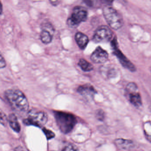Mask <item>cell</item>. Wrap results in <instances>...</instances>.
Listing matches in <instances>:
<instances>
[{"label":"cell","instance_id":"cell-4","mask_svg":"<svg viewBox=\"0 0 151 151\" xmlns=\"http://www.w3.org/2000/svg\"><path fill=\"white\" fill-rule=\"evenodd\" d=\"M48 116L46 113L37 109L29 110L28 116L24 119V123L27 125H33L38 127H42L47 122Z\"/></svg>","mask_w":151,"mask_h":151},{"label":"cell","instance_id":"cell-15","mask_svg":"<svg viewBox=\"0 0 151 151\" xmlns=\"http://www.w3.org/2000/svg\"><path fill=\"white\" fill-rule=\"evenodd\" d=\"M78 66L81 68L83 71L89 72L93 70V67L90 63L85 59H80L78 63Z\"/></svg>","mask_w":151,"mask_h":151},{"label":"cell","instance_id":"cell-11","mask_svg":"<svg viewBox=\"0 0 151 151\" xmlns=\"http://www.w3.org/2000/svg\"><path fill=\"white\" fill-rule=\"evenodd\" d=\"M54 29L51 28H43L40 32V40L45 44H48L52 40Z\"/></svg>","mask_w":151,"mask_h":151},{"label":"cell","instance_id":"cell-9","mask_svg":"<svg viewBox=\"0 0 151 151\" xmlns=\"http://www.w3.org/2000/svg\"><path fill=\"white\" fill-rule=\"evenodd\" d=\"M109 55L106 50L98 47L93 51L91 56L92 61L95 63H103L108 60Z\"/></svg>","mask_w":151,"mask_h":151},{"label":"cell","instance_id":"cell-19","mask_svg":"<svg viewBox=\"0 0 151 151\" xmlns=\"http://www.w3.org/2000/svg\"><path fill=\"white\" fill-rule=\"evenodd\" d=\"M8 122L6 114L3 113L2 110L1 111V123L3 125L6 124L7 122Z\"/></svg>","mask_w":151,"mask_h":151},{"label":"cell","instance_id":"cell-18","mask_svg":"<svg viewBox=\"0 0 151 151\" xmlns=\"http://www.w3.org/2000/svg\"><path fill=\"white\" fill-rule=\"evenodd\" d=\"M96 117L99 121H103L105 119V114L104 111L101 109L97 110L96 112Z\"/></svg>","mask_w":151,"mask_h":151},{"label":"cell","instance_id":"cell-8","mask_svg":"<svg viewBox=\"0 0 151 151\" xmlns=\"http://www.w3.org/2000/svg\"><path fill=\"white\" fill-rule=\"evenodd\" d=\"M117 42L116 40H114L112 43V47L114 51V54L119 59L121 64L124 68L128 69L131 71H135L136 70L135 66L122 53V52L117 48Z\"/></svg>","mask_w":151,"mask_h":151},{"label":"cell","instance_id":"cell-21","mask_svg":"<svg viewBox=\"0 0 151 151\" xmlns=\"http://www.w3.org/2000/svg\"><path fill=\"white\" fill-rule=\"evenodd\" d=\"M14 151H29L25 147L22 146H18L14 149Z\"/></svg>","mask_w":151,"mask_h":151},{"label":"cell","instance_id":"cell-17","mask_svg":"<svg viewBox=\"0 0 151 151\" xmlns=\"http://www.w3.org/2000/svg\"><path fill=\"white\" fill-rule=\"evenodd\" d=\"M43 132L45 133L47 139H52L55 136V134L52 131L46 128H44L43 129Z\"/></svg>","mask_w":151,"mask_h":151},{"label":"cell","instance_id":"cell-13","mask_svg":"<svg viewBox=\"0 0 151 151\" xmlns=\"http://www.w3.org/2000/svg\"><path fill=\"white\" fill-rule=\"evenodd\" d=\"M75 40L81 50L85 49L89 41L88 37L81 32H78L76 33L75 35Z\"/></svg>","mask_w":151,"mask_h":151},{"label":"cell","instance_id":"cell-16","mask_svg":"<svg viewBox=\"0 0 151 151\" xmlns=\"http://www.w3.org/2000/svg\"><path fill=\"white\" fill-rule=\"evenodd\" d=\"M62 151H80L77 147L72 143L67 144L63 148Z\"/></svg>","mask_w":151,"mask_h":151},{"label":"cell","instance_id":"cell-10","mask_svg":"<svg viewBox=\"0 0 151 151\" xmlns=\"http://www.w3.org/2000/svg\"><path fill=\"white\" fill-rule=\"evenodd\" d=\"M77 91L80 95L87 100H91L97 93L96 90L90 84H85L78 86Z\"/></svg>","mask_w":151,"mask_h":151},{"label":"cell","instance_id":"cell-22","mask_svg":"<svg viewBox=\"0 0 151 151\" xmlns=\"http://www.w3.org/2000/svg\"><path fill=\"white\" fill-rule=\"evenodd\" d=\"M50 2H51V4H52V5H53V6H57V4H55V3H57V4H59V3H60V1H50Z\"/></svg>","mask_w":151,"mask_h":151},{"label":"cell","instance_id":"cell-2","mask_svg":"<svg viewBox=\"0 0 151 151\" xmlns=\"http://www.w3.org/2000/svg\"><path fill=\"white\" fill-rule=\"evenodd\" d=\"M56 124L63 133L68 134L72 131L77 123L76 117L73 114L63 111L54 112Z\"/></svg>","mask_w":151,"mask_h":151},{"label":"cell","instance_id":"cell-23","mask_svg":"<svg viewBox=\"0 0 151 151\" xmlns=\"http://www.w3.org/2000/svg\"><path fill=\"white\" fill-rule=\"evenodd\" d=\"M146 137L147 139L151 142V135H148V134H146Z\"/></svg>","mask_w":151,"mask_h":151},{"label":"cell","instance_id":"cell-14","mask_svg":"<svg viewBox=\"0 0 151 151\" xmlns=\"http://www.w3.org/2000/svg\"><path fill=\"white\" fill-rule=\"evenodd\" d=\"M8 120L10 127L15 132L18 133L21 131V125L18 122L17 117L14 114H10L9 116Z\"/></svg>","mask_w":151,"mask_h":151},{"label":"cell","instance_id":"cell-12","mask_svg":"<svg viewBox=\"0 0 151 151\" xmlns=\"http://www.w3.org/2000/svg\"><path fill=\"white\" fill-rule=\"evenodd\" d=\"M115 145L119 149L129 150L134 147V143L132 140L122 138L116 139L115 140Z\"/></svg>","mask_w":151,"mask_h":151},{"label":"cell","instance_id":"cell-3","mask_svg":"<svg viewBox=\"0 0 151 151\" xmlns=\"http://www.w3.org/2000/svg\"><path fill=\"white\" fill-rule=\"evenodd\" d=\"M105 20L110 28L115 30L120 29L124 24L122 17L115 9L109 6H105L103 9Z\"/></svg>","mask_w":151,"mask_h":151},{"label":"cell","instance_id":"cell-1","mask_svg":"<svg viewBox=\"0 0 151 151\" xmlns=\"http://www.w3.org/2000/svg\"><path fill=\"white\" fill-rule=\"evenodd\" d=\"M5 97L10 106L17 113L24 114L29 109V103L24 93L18 89H9L5 92Z\"/></svg>","mask_w":151,"mask_h":151},{"label":"cell","instance_id":"cell-6","mask_svg":"<svg viewBox=\"0 0 151 151\" xmlns=\"http://www.w3.org/2000/svg\"><path fill=\"white\" fill-rule=\"evenodd\" d=\"M126 93L130 103L136 107L142 105L141 96L137 85L133 83H129L125 88Z\"/></svg>","mask_w":151,"mask_h":151},{"label":"cell","instance_id":"cell-7","mask_svg":"<svg viewBox=\"0 0 151 151\" xmlns=\"http://www.w3.org/2000/svg\"><path fill=\"white\" fill-rule=\"evenodd\" d=\"M113 35V32L109 27L102 25L95 30L92 40L96 43L108 42L112 38Z\"/></svg>","mask_w":151,"mask_h":151},{"label":"cell","instance_id":"cell-5","mask_svg":"<svg viewBox=\"0 0 151 151\" xmlns=\"http://www.w3.org/2000/svg\"><path fill=\"white\" fill-rule=\"evenodd\" d=\"M88 17V12L83 7L77 6L73 9L70 17L67 21L68 25L71 28H76L81 23L85 22Z\"/></svg>","mask_w":151,"mask_h":151},{"label":"cell","instance_id":"cell-20","mask_svg":"<svg viewBox=\"0 0 151 151\" xmlns=\"http://www.w3.org/2000/svg\"><path fill=\"white\" fill-rule=\"evenodd\" d=\"M1 68H3L6 67V61H5V59L3 58V56L2 55H1Z\"/></svg>","mask_w":151,"mask_h":151}]
</instances>
